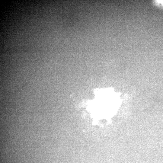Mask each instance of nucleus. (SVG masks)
Wrapping results in <instances>:
<instances>
[{
  "instance_id": "1",
  "label": "nucleus",
  "mask_w": 163,
  "mask_h": 163,
  "mask_svg": "<svg viewBox=\"0 0 163 163\" xmlns=\"http://www.w3.org/2000/svg\"><path fill=\"white\" fill-rule=\"evenodd\" d=\"M155 2L156 4L163 7V0H157Z\"/></svg>"
}]
</instances>
